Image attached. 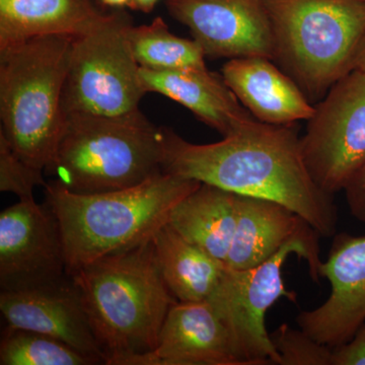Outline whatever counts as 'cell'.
<instances>
[{
	"label": "cell",
	"mask_w": 365,
	"mask_h": 365,
	"mask_svg": "<svg viewBox=\"0 0 365 365\" xmlns=\"http://www.w3.org/2000/svg\"><path fill=\"white\" fill-rule=\"evenodd\" d=\"M279 365H332L333 348L322 344L302 329L283 324L271 335Z\"/></svg>",
	"instance_id": "obj_23"
},
{
	"label": "cell",
	"mask_w": 365,
	"mask_h": 365,
	"mask_svg": "<svg viewBox=\"0 0 365 365\" xmlns=\"http://www.w3.org/2000/svg\"><path fill=\"white\" fill-rule=\"evenodd\" d=\"M319 237L309 222L283 204L239 195L237 225L225 263L237 270L256 267L287 242Z\"/></svg>",
	"instance_id": "obj_16"
},
{
	"label": "cell",
	"mask_w": 365,
	"mask_h": 365,
	"mask_svg": "<svg viewBox=\"0 0 365 365\" xmlns=\"http://www.w3.org/2000/svg\"><path fill=\"white\" fill-rule=\"evenodd\" d=\"M105 6L112 7H123L129 6L130 0H101Z\"/></svg>",
	"instance_id": "obj_29"
},
{
	"label": "cell",
	"mask_w": 365,
	"mask_h": 365,
	"mask_svg": "<svg viewBox=\"0 0 365 365\" xmlns=\"http://www.w3.org/2000/svg\"><path fill=\"white\" fill-rule=\"evenodd\" d=\"M73 39L40 36L0 49V135L21 160L43 170L63 124L62 90Z\"/></svg>",
	"instance_id": "obj_5"
},
{
	"label": "cell",
	"mask_w": 365,
	"mask_h": 365,
	"mask_svg": "<svg viewBox=\"0 0 365 365\" xmlns=\"http://www.w3.org/2000/svg\"><path fill=\"white\" fill-rule=\"evenodd\" d=\"M307 262L309 275L319 280V237L295 239L256 267L228 268L207 302L215 309L244 365H279L280 356L266 328V314L278 299L297 302V295L285 287L282 268L290 255Z\"/></svg>",
	"instance_id": "obj_8"
},
{
	"label": "cell",
	"mask_w": 365,
	"mask_h": 365,
	"mask_svg": "<svg viewBox=\"0 0 365 365\" xmlns=\"http://www.w3.org/2000/svg\"><path fill=\"white\" fill-rule=\"evenodd\" d=\"M332 365H365V323L348 342L333 348Z\"/></svg>",
	"instance_id": "obj_25"
},
{
	"label": "cell",
	"mask_w": 365,
	"mask_h": 365,
	"mask_svg": "<svg viewBox=\"0 0 365 365\" xmlns=\"http://www.w3.org/2000/svg\"><path fill=\"white\" fill-rule=\"evenodd\" d=\"M272 32V60L309 101L325 97L354 71L365 39L360 0H265Z\"/></svg>",
	"instance_id": "obj_6"
},
{
	"label": "cell",
	"mask_w": 365,
	"mask_h": 365,
	"mask_svg": "<svg viewBox=\"0 0 365 365\" xmlns=\"http://www.w3.org/2000/svg\"><path fill=\"white\" fill-rule=\"evenodd\" d=\"M131 24L124 11H115L90 32L74 37L62 90L63 116H117L139 110L146 91L127 37Z\"/></svg>",
	"instance_id": "obj_7"
},
{
	"label": "cell",
	"mask_w": 365,
	"mask_h": 365,
	"mask_svg": "<svg viewBox=\"0 0 365 365\" xmlns=\"http://www.w3.org/2000/svg\"><path fill=\"white\" fill-rule=\"evenodd\" d=\"M0 312L6 326L51 336L106 364L71 275L42 287L1 290Z\"/></svg>",
	"instance_id": "obj_13"
},
{
	"label": "cell",
	"mask_w": 365,
	"mask_h": 365,
	"mask_svg": "<svg viewBox=\"0 0 365 365\" xmlns=\"http://www.w3.org/2000/svg\"><path fill=\"white\" fill-rule=\"evenodd\" d=\"M1 365H93L95 359L45 334L6 326L0 341Z\"/></svg>",
	"instance_id": "obj_22"
},
{
	"label": "cell",
	"mask_w": 365,
	"mask_h": 365,
	"mask_svg": "<svg viewBox=\"0 0 365 365\" xmlns=\"http://www.w3.org/2000/svg\"><path fill=\"white\" fill-rule=\"evenodd\" d=\"M237 197L201 182L175 206L168 223L185 240L225 262L237 225Z\"/></svg>",
	"instance_id": "obj_19"
},
{
	"label": "cell",
	"mask_w": 365,
	"mask_h": 365,
	"mask_svg": "<svg viewBox=\"0 0 365 365\" xmlns=\"http://www.w3.org/2000/svg\"><path fill=\"white\" fill-rule=\"evenodd\" d=\"M43 173L21 160L0 135V191L13 193L20 200H34V189L47 185Z\"/></svg>",
	"instance_id": "obj_24"
},
{
	"label": "cell",
	"mask_w": 365,
	"mask_h": 365,
	"mask_svg": "<svg viewBox=\"0 0 365 365\" xmlns=\"http://www.w3.org/2000/svg\"><path fill=\"white\" fill-rule=\"evenodd\" d=\"M163 280L178 302H206L227 270L225 262L181 237L169 223L153 237Z\"/></svg>",
	"instance_id": "obj_20"
},
{
	"label": "cell",
	"mask_w": 365,
	"mask_h": 365,
	"mask_svg": "<svg viewBox=\"0 0 365 365\" xmlns=\"http://www.w3.org/2000/svg\"><path fill=\"white\" fill-rule=\"evenodd\" d=\"M106 16L93 0H0V49L40 36L78 37Z\"/></svg>",
	"instance_id": "obj_18"
},
{
	"label": "cell",
	"mask_w": 365,
	"mask_h": 365,
	"mask_svg": "<svg viewBox=\"0 0 365 365\" xmlns=\"http://www.w3.org/2000/svg\"><path fill=\"white\" fill-rule=\"evenodd\" d=\"M163 128L140 110L117 115L68 114L44 173L78 194L130 188L163 173Z\"/></svg>",
	"instance_id": "obj_4"
},
{
	"label": "cell",
	"mask_w": 365,
	"mask_h": 365,
	"mask_svg": "<svg viewBox=\"0 0 365 365\" xmlns=\"http://www.w3.org/2000/svg\"><path fill=\"white\" fill-rule=\"evenodd\" d=\"M165 6L175 20L189 29L206 57L272 60L265 0H165Z\"/></svg>",
	"instance_id": "obj_11"
},
{
	"label": "cell",
	"mask_w": 365,
	"mask_h": 365,
	"mask_svg": "<svg viewBox=\"0 0 365 365\" xmlns=\"http://www.w3.org/2000/svg\"><path fill=\"white\" fill-rule=\"evenodd\" d=\"M146 93H158L190 110L223 137L254 118L235 97L222 76L205 68L151 71L140 67Z\"/></svg>",
	"instance_id": "obj_17"
},
{
	"label": "cell",
	"mask_w": 365,
	"mask_h": 365,
	"mask_svg": "<svg viewBox=\"0 0 365 365\" xmlns=\"http://www.w3.org/2000/svg\"><path fill=\"white\" fill-rule=\"evenodd\" d=\"M67 273L58 220L47 203L20 200L0 213V288L51 284Z\"/></svg>",
	"instance_id": "obj_10"
},
{
	"label": "cell",
	"mask_w": 365,
	"mask_h": 365,
	"mask_svg": "<svg viewBox=\"0 0 365 365\" xmlns=\"http://www.w3.org/2000/svg\"><path fill=\"white\" fill-rule=\"evenodd\" d=\"M354 69L361 71L365 74V39L360 47L359 54H357L356 60H355Z\"/></svg>",
	"instance_id": "obj_28"
},
{
	"label": "cell",
	"mask_w": 365,
	"mask_h": 365,
	"mask_svg": "<svg viewBox=\"0 0 365 365\" xmlns=\"http://www.w3.org/2000/svg\"><path fill=\"white\" fill-rule=\"evenodd\" d=\"M163 172L237 195L268 199L302 216L323 237L336 235L337 206L312 179L292 125L252 118L215 143L195 144L163 128Z\"/></svg>",
	"instance_id": "obj_1"
},
{
	"label": "cell",
	"mask_w": 365,
	"mask_h": 365,
	"mask_svg": "<svg viewBox=\"0 0 365 365\" xmlns=\"http://www.w3.org/2000/svg\"><path fill=\"white\" fill-rule=\"evenodd\" d=\"M131 365H244L230 334L207 300L170 307L153 351Z\"/></svg>",
	"instance_id": "obj_14"
},
{
	"label": "cell",
	"mask_w": 365,
	"mask_h": 365,
	"mask_svg": "<svg viewBox=\"0 0 365 365\" xmlns=\"http://www.w3.org/2000/svg\"><path fill=\"white\" fill-rule=\"evenodd\" d=\"M222 76L240 103L258 121L292 125L313 116L314 106L302 88L267 57L230 59L223 64Z\"/></svg>",
	"instance_id": "obj_15"
},
{
	"label": "cell",
	"mask_w": 365,
	"mask_h": 365,
	"mask_svg": "<svg viewBox=\"0 0 365 365\" xmlns=\"http://www.w3.org/2000/svg\"><path fill=\"white\" fill-rule=\"evenodd\" d=\"M106 364L131 365L153 351L178 300L163 280L153 239L71 274Z\"/></svg>",
	"instance_id": "obj_2"
},
{
	"label": "cell",
	"mask_w": 365,
	"mask_h": 365,
	"mask_svg": "<svg viewBox=\"0 0 365 365\" xmlns=\"http://www.w3.org/2000/svg\"><path fill=\"white\" fill-rule=\"evenodd\" d=\"M319 273L330 283V294L321 306L302 312L297 323L314 339L335 348L365 323V235H336Z\"/></svg>",
	"instance_id": "obj_12"
},
{
	"label": "cell",
	"mask_w": 365,
	"mask_h": 365,
	"mask_svg": "<svg viewBox=\"0 0 365 365\" xmlns=\"http://www.w3.org/2000/svg\"><path fill=\"white\" fill-rule=\"evenodd\" d=\"M158 2V0H130L128 6L137 9V11H143V13H150Z\"/></svg>",
	"instance_id": "obj_27"
},
{
	"label": "cell",
	"mask_w": 365,
	"mask_h": 365,
	"mask_svg": "<svg viewBox=\"0 0 365 365\" xmlns=\"http://www.w3.org/2000/svg\"><path fill=\"white\" fill-rule=\"evenodd\" d=\"M312 179L327 194L344 190L365 163V74L352 71L314 106L300 137Z\"/></svg>",
	"instance_id": "obj_9"
},
{
	"label": "cell",
	"mask_w": 365,
	"mask_h": 365,
	"mask_svg": "<svg viewBox=\"0 0 365 365\" xmlns=\"http://www.w3.org/2000/svg\"><path fill=\"white\" fill-rule=\"evenodd\" d=\"M129 44L137 63L151 71L205 68V53L195 40L170 33L162 18L150 25L129 26Z\"/></svg>",
	"instance_id": "obj_21"
},
{
	"label": "cell",
	"mask_w": 365,
	"mask_h": 365,
	"mask_svg": "<svg viewBox=\"0 0 365 365\" xmlns=\"http://www.w3.org/2000/svg\"><path fill=\"white\" fill-rule=\"evenodd\" d=\"M360 1H364V2H365V0H360Z\"/></svg>",
	"instance_id": "obj_30"
},
{
	"label": "cell",
	"mask_w": 365,
	"mask_h": 365,
	"mask_svg": "<svg viewBox=\"0 0 365 365\" xmlns=\"http://www.w3.org/2000/svg\"><path fill=\"white\" fill-rule=\"evenodd\" d=\"M343 191L353 217L365 225V163L353 175Z\"/></svg>",
	"instance_id": "obj_26"
},
{
	"label": "cell",
	"mask_w": 365,
	"mask_h": 365,
	"mask_svg": "<svg viewBox=\"0 0 365 365\" xmlns=\"http://www.w3.org/2000/svg\"><path fill=\"white\" fill-rule=\"evenodd\" d=\"M201 182L160 173L130 188L78 194L50 182L46 203L58 220L67 273L150 242L173 209Z\"/></svg>",
	"instance_id": "obj_3"
}]
</instances>
